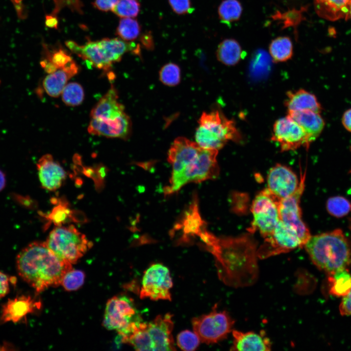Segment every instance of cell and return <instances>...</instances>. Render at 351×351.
I'll use <instances>...</instances> for the list:
<instances>
[{"instance_id":"cell-41","label":"cell","mask_w":351,"mask_h":351,"mask_svg":"<svg viewBox=\"0 0 351 351\" xmlns=\"http://www.w3.org/2000/svg\"><path fill=\"white\" fill-rule=\"evenodd\" d=\"M173 11L178 15L191 13L193 11L191 0H168Z\"/></svg>"},{"instance_id":"cell-45","label":"cell","mask_w":351,"mask_h":351,"mask_svg":"<svg viewBox=\"0 0 351 351\" xmlns=\"http://www.w3.org/2000/svg\"><path fill=\"white\" fill-rule=\"evenodd\" d=\"M142 45L148 50H152L155 47L153 37L151 31H147L143 33L140 37Z\"/></svg>"},{"instance_id":"cell-30","label":"cell","mask_w":351,"mask_h":351,"mask_svg":"<svg viewBox=\"0 0 351 351\" xmlns=\"http://www.w3.org/2000/svg\"><path fill=\"white\" fill-rule=\"evenodd\" d=\"M329 292L332 295L343 297L351 290V274L347 269L328 275Z\"/></svg>"},{"instance_id":"cell-43","label":"cell","mask_w":351,"mask_h":351,"mask_svg":"<svg viewBox=\"0 0 351 351\" xmlns=\"http://www.w3.org/2000/svg\"><path fill=\"white\" fill-rule=\"evenodd\" d=\"M339 312L342 315H351V290L347 294L342 297L339 305Z\"/></svg>"},{"instance_id":"cell-11","label":"cell","mask_w":351,"mask_h":351,"mask_svg":"<svg viewBox=\"0 0 351 351\" xmlns=\"http://www.w3.org/2000/svg\"><path fill=\"white\" fill-rule=\"evenodd\" d=\"M271 139L279 144L282 152L310 145L302 128L288 115L275 122Z\"/></svg>"},{"instance_id":"cell-18","label":"cell","mask_w":351,"mask_h":351,"mask_svg":"<svg viewBox=\"0 0 351 351\" xmlns=\"http://www.w3.org/2000/svg\"><path fill=\"white\" fill-rule=\"evenodd\" d=\"M40 302L30 295H20L9 299L1 310L0 324L17 323L40 307Z\"/></svg>"},{"instance_id":"cell-13","label":"cell","mask_w":351,"mask_h":351,"mask_svg":"<svg viewBox=\"0 0 351 351\" xmlns=\"http://www.w3.org/2000/svg\"><path fill=\"white\" fill-rule=\"evenodd\" d=\"M206 223L202 219L199 211L198 201L194 195L191 203L172 230V235L176 234L178 243L191 242L206 229Z\"/></svg>"},{"instance_id":"cell-33","label":"cell","mask_w":351,"mask_h":351,"mask_svg":"<svg viewBox=\"0 0 351 351\" xmlns=\"http://www.w3.org/2000/svg\"><path fill=\"white\" fill-rule=\"evenodd\" d=\"M141 27L137 20L132 18H123L118 23L117 34L123 40L132 41L140 35Z\"/></svg>"},{"instance_id":"cell-19","label":"cell","mask_w":351,"mask_h":351,"mask_svg":"<svg viewBox=\"0 0 351 351\" xmlns=\"http://www.w3.org/2000/svg\"><path fill=\"white\" fill-rule=\"evenodd\" d=\"M131 129L130 118L125 113L112 121H103L90 118L88 131L93 135L127 139L131 134Z\"/></svg>"},{"instance_id":"cell-28","label":"cell","mask_w":351,"mask_h":351,"mask_svg":"<svg viewBox=\"0 0 351 351\" xmlns=\"http://www.w3.org/2000/svg\"><path fill=\"white\" fill-rule=\"evenodd\" d=\"M122 343L128 344L137 351H153L147 323H137L126 335L121 336Z\"/></svg>"},{"instance_id":"cell-16","label":"cell","mask_w":351,"mask_h":351,"mask_svg":"<svg viewBox=\"0 0 351 351\" xmlns=\"http://www.w3.org/2000/svg\"><path fill=\"white\" fill-rule=\"evenodd\" d=\"M173 327L172 315L169 313L158 315L153 321L147 323L153 351L176 350L172 335Z\"/></svg>"},{"instance_id":"cell-4","label":"cell","mask_w":351,"mask_h":351,"mask_svg":"<svg viewBox=\"0 0 351 351\" xmlns=\"http://www.w3.org/2000/svg\"><path fill=\"white\" fill-rule=\"evenodd\" d=\"M45 242L59 259L71 264L76 263L93 246L73 225L56 226Z\"/></svg>"},{"instance_id":"cell-2","label":"cell","mask_w":351,"mask_h":351,"mask_svg":"<svg viewBox=\"0 0 351 351\" xmlns=\"http://www.w3.org/2000/svg\"><path fill=\"white\" fill-rule=\"evenodd\" d=\"M304 247L313 263L328 275L351 263V247L340 230L311 236Z\"/></svg>"},{"instance_id":"cell-24","label":"cell","mask_w":351,"mask_h":351,"mask_svg":"<svg viewBox=\"0 0 351 351\" xmlns=\"http://www.w3.org/2000/svg\"><path fill=\"white\" fill-rule=\"evenodd\" d=\"M55 206L45 218L49 223L55 226H60L71 222H85L86 218L81 212L71 209L65 199L54 198L52 199Z\"/></svg>"},{"instance_id":"cell-38","label":"cell","mask_w":351,"mask_h":351,"mask_svg":"<svg viewBox=\"0 0 351 351\" xmlns=\"http://www.w3.org/2000/svg\"><path fill=\"white\" fill-rule=\"evenodd\" d=\"M84 279L85 274L83 272L72 269L65 274L61 285L66 291H75L83 285Z\"/></svg>"},{"instance_id":"cell-22","label":"cell","mask_w":351,"mask_h":351,"mask_svg":"<svg viewBox=\"0 0 351 351\" xmlns=\"http://www.w3.org/2000/svg\"><path fill=\"white\" fill-rule=\"evenodd\" d=\"M288 116L302 128L310 144L320 135L325 126L320 113L310 110L288 111Z\"/></svg>"},{"instance_id":"cell-27","label":"cell","mask_w":351,"mask_h":351,"mask_svg":"<svg viewBox=\"0 0 351 351\" xmlns=\"http://www.w3.org/2000/svg\"><path fill=\"white\" fill-rule=\"evenodd\" d=\"M44 58L41 61L40 65L48 74L58 69L63 68L74 60L67 51L61 47L52 49L44 46Z\"/></svg>"},{"instance_id":"cell-46","label":"cell","mask_w":351,"mask_h":351,"mask_svg":"<svg viewBox=\"0 0 351 351\" xmlns=\"http://www.w3.org/2000/svg\"><path fill=\"white\" fill-rule=\"evenodd\" d=\"M342 121L346 130L351 132V108L346 111L342 117Z\"/></svg>"},{"instance_id":"cell-20","label":"cell","mask_w":351,"mask_h":351,"mask_svg":"<svg viewBox=\"0 0 351 351\" xmlns=\"http://www.w3.org/2000/svg\"><path fill=\"white\" fill-rule=\"evenodd\" d=\"M118 99L117 90L112 85L92 109L90 118L108 121L120 117L126 113L124 106L118 101Z\"/></svg>"},{"instance_id":"cell-12","label":"cell","mask_w":351,"mask_h":351,"mask_svg":"<svg viewBox=\"0 0 351 351\" xmlns=\"http://www.w3.org/2000/svg\"><path fill=\"white\" fill-rule=\"evenodd\" d=\"M264 242L257 252L260 258L290 252L304 246L298 236L279 221L272 234L264 238Z\"/></svg>"},{"instance_id":"cell-35","label":"cell","mask_w":351,"mask_h":351,"mask_svg":"<svg viewBox=\"0 0 351 351\" xmlns=\"http://www.w3.org/2000/svg\"><path fill=\"white\" fill-rule=\"evenodd\" d=\"M140 10L138 0H118L112 11L121 18H133L138 15Z\"/></svg>"},{"instance_id":"cell-9","label":"cell","mask_w":351,"mask_h":351,"mask_svg":"<svg viewBox=\"0 0 351 351\" xmlns=\"http://www.w3.org/2000/svg\"><path fill=\"white\" fill-rule=\"evenodd\" d=\"M305 176H301L299 186L291 195L278 203L280 220L300 238L304 246L311 235L303 222L300 208V199L304 189Z\"/></svg>"},{"instance_id":"cell-40","label":"cell","mask_w":351,"mask_h":351,"mask_svg":"<svg viewBox=\"0 0 351 351\" xmlns=\"http://www.w3.org/2000/svg\"><path fill=\"white\" fill-rule=\"evenodd\" d=\"M83 174L91 178L94 181L96 188L99 191L103 187L104 179L106 175V168L101 164L96 167H83Z\"/></svg>"},{"instance_id":"cell-17","label":"cell","mask_w":351,"mask_h":351,"mask_svg":"<svg viewBox=\"0 0 351 351\" xmlns=\"http://www.w3.org/2000/svg\"><path fill=\"white\" fill-rule=\"evenodd\" d=\"M39 179L42 187L49 191L58 189L66 178V173L60 164L49 154L42 156L37 163Z\"/></svg>"},{"instance_id":"cell-47","label":"cell","mask_w":351,"mask_h":351,"mask_svg":"<svg viewBox=\"0 0 351 351\" xmlns=\"http://www.w3.org/2000/svg\"><path fill=\"white\" fill-rule=\"evenodd\" d=\"M45 23L48 27L57 29L58 21L55 16L49 15L46 16Z\"/></svg>"},{"instance_id":"cell-31","label":"cell","mask_w":351,"mask_h":351,"mask_svg":"<svg viewBox=\"0 0 351 351\" xmlns=\"http://www.w3.org/2000/svg\"><path fill=\"white\" fill-rule=\"evenodd\" d=\"M269 49L271 56L276 62L287 61L293 55L292 42L287 36L278 37L272 40Z\"/></svg>"},{"instance_id":"cell-5","label":"cell","mask_w":351,"mask_h":351,"mask_svg":"<svg viewBox=\"0 0 351 351\" xmlns=\"http://www.w3.org/2000/svg\"><path fill=\"white\" fill-rule=\"evenodd\" d=\"M218 150L202 148L196 159L179 175L171 177L169 184L164 188L165 195L177 192L190 182L199 183L216 178L219 172L216 160Z\"/></svg>"},{"instance_id":"cell-26","label":"cell","mask_w":351,"mask_h":351,"mask_svg":"<svg viewBox=\"0 0 351 351\" xmlns=\"http://www.w3.org/2000/svg\"><path fill=\"white\" fill-rule=\"evenodd\" d=\"M285 106L288 111L310 110L320 113L322 107L316 97L312 94L303 90L288 91Z\"/></svg>"},{"instance_id":"cell-36","label":"cell","mask_w":351,"mask_h":351,"mask_svg":"<svg viewBox=\"0 0 351 351\" xmlns=\"http://www.w3.org/2000/svg\"><path fill=\"white\" fill-rule=\"evenodd\" d=\"M159 78L166 85H176L180 79V70L179 66L172 62L164 65L160 70Z\"/></svg>"},{"instance_id":"cell-7","label":"cell","mask_w":351,"mask_h":351,"mask_svg":"<svg viewBox=\"0 0 351 351\" xmlns=\"http://www.w3.org/2000/svg\"><path fill=\"white\" fill-rule=\"evenodd\" d=\"M192 323L200 341L210 344L225 339L233 331L234 321L226 311H217L215 305L209 313L194 318Z\"/></svg>"},{"instance_id":"cell-23","label":"cell","mask_w":351,"mask_h":351,"mask_svg":"<svg viewBox=\"0 0 351 351\" xmlns=\"http://www.w3.org/2000/svg\"><path fill=\"white\" fill-rule=\"evenodd\" d=\"M78 66L74 61L68 66L48 74L43 80V87L50 97L60 96L68 80L78 74Z\"/></svg>"},{"instance_id":"cell-14","label":"cell","mask_w":351,"mask_h":351,"mask_svg":"<svg viewBox=\"0 0 351 351\" xmlns=\"http://www.w3.org/2000/svg\"><path fill=\"white\" fill-rule=\"evenodd\" d=\"M267 182V189L279 201L292 195L300 184L294 172L290 168L280 164L270 169Z\"/></svg>"},{"instance_id":"cell-1","label":"cell","mask_w":351,"mask_h":351,"mask_svg":"<svg viewBox=\"0 0 351 351\" xmlns=\"http://www.w3.org/2000/svg\"><path fill=\"white\" fill-rule=\"evenodd\" d=\"M19 276L37 293L50 287L61 285L65 274L72 264L56 256L45 242L34 241L22 249L16 257Z\"/></svg>"},{"instance_id":"cell-21","label":"cell","mask_w":351,"mask_h":351,"mask_svg":"<svg viewBox=\"0 0 351 351\" xmlns=\"http://www.w3.org/2000/svg\"><path fill=\"white\" fill-rule=\"evenodd\" d=\"M233 338L231 351H269L271 350L272 342L264 331L243 332L232 331Z\"/></svg>"},{"instance_id":"cell-3","label":"cell","mask_w":351,"mask_h":351,"mask_svg":"<svg viewBox=\"0 0 351 351\" xmlns=\"http://www.w3.org/2000/svg\"><path fill=\"white\" fill-rule=\"evenodd\" d=\"M196 142L205 149L219 150L229 140L239 142L241 135L234 122L219 111L203 113L195 135Z\"/></svg>"},{"instance_id":"cell-49","label":"cell","mask_w":351,"mask_h":351,"mask_svg":"<svg viewBox=\"0 0 351 351\" xmlns=\"http://www.w3.org/2000/svg\"><path fill=\"white\" fill-rule=\"evenodd\" d=\"M348 18L351 19V5L350 8Z\"/></svg>"},{"instance_id":"cell-37","label":"cell","mask_w":351,"mask_h":351,"mask_svg":"<svg viewBox=\"0 0 351 351\" xmlns=\"http://www.w3.org/2000/svg\"><path fill=\"white\" fill-rule=\"evenodd\" d=\"M327 208L330 214L340 217L351 211V203L342 196H334L328 200Z\"/></svg>"},{"instance_id":"cell-6","label":"cell","mask_w":351,"mask_h":351,"mask_svg":"<svg viewBox=\"0 0 351 351\" xmlns=\"http://www.w3.org/2000/svg\"><path fill=\"white\" fill-rule=\"evenodd\" d=\"M140 321L141 317L133 300L128 297L114 296L107 302L103 321L106 329L116 330L123 336Z\"/></svg>"},{"instance_id":"cell-15","label":"cell","mask_w":351,"mask_h":351,"mask_svg":"<svg viewBox=\"0 0 351 351\" xmlns=\"http://www.w3.org/2000/svg\"><path fill=\"white\" fill-rule=\"evenodd\" d=\"M202 147L196 142L184 137H177L168 153V161L172 165L171 177L176 176L197 157Z\"/></svg>"},{"instance_id":"cell-44","label":"cell","mask_w":351,"mask_h":351,"mask_svg":"<svg viewBox=\"0 0 351 351\" xmlns=\"http://www.w3.org/2000/svg\"><path fill=\"white\" fill-rule=\"evenodd\" d=\"M118 0H95L93 4L94 7L104 12L112 10Z\"/></svg>"},{"instance_id":"cell-10","label":"cell","mask_w":351,"mask_h":351,"mask_svg":"<svg viewBox=\"0 0 351 351\" xmlns=\"http://www.w3.org/2000/svg\"><path fill=\"white\" fill-rule=\"evenodd\" d=\"M172 286L169 269L161 264H154L145 271L140 296L154 300H171L170 290Z\"/></svg>"},{"instance_id":"cell-39","label":"cell","mask_w":351,"mask_h":351,"mask_svg":"<svg viewBox=\"0 0 351 351\" xmlns=\"http://www.w3.org/2000/svg\"><path fill=\"white\" fill-rule=\"evenodd\" d=\"M200 340L194 332L185 330L181 332L177 336L176 343L178 347L183 351H194L199 346Z\"/></svg>"},{"instance_id":"cell-48","label":"cell","mask_w":351,"mask_h":351,"mask_svg":"<svg viewBox=\"0 0 351 351\" xmlns=\"http://www.w3.org/2000/svg\"><path fill=\"white\" fill-rule=\"evenodd\" d=\"M6 177L4 173L0 170V192L1 191L6 185Z\"/></svg>"},{"instance_id":"cell-42","label":"cell","mask_w":351,"mask_h":351,"mask_svg":"<svg viewBox=\"0 0 351 351\" xmlns=\"http://www.w3.org/2000/svg\"><path fill=\"white\" fill-rule=\"evenodd\" d=\"M15 278L10 277L0 271V299L9 293L10 284H15Z\"/></svg>"},{"instance_id":"cell-8","label":"cell","mask_w":351,"mask_h":351,"mask_svg":"<svg viewBox=\"0 0 351 351\" xmlns=\"http://www.w3.org/2000/svg\"><path fill=\"white\" fill-rule=\"evenodd\" d=\"M266 188L254 197L251 207L253 221L250 231H259L264 238L270 235L280 220L278 203Z\"/></svg>"},{"instance_id":"cell-32","label":"cell","mask_w":351,"mask_h":351,"mask_svg":"<svg viewBox=\"0 0 351 351\" xmlns=\"http://www.w3.org/2000/svg\"><path fill=\"white\" fill-rule=\"evenodd\" d=\"M242 13V6L238 0H223L218 8L219 19L221 22L230 25L237 21Z\"/></svg>"},{"instance_id":"cell-34","label":"cell","mask_w":351,"mask_h":351,"mask_svg":"<svg viewBox=\"0 0 351 351\" xmlns=\"http://www.w3.org/2000/svg\"><path fill=\"white\" fill-rule=\"evenodd\" d=\"M61 95L63 102L66 105L70 106L81 104L84 98L83 87L76 82L67 83L63 88Z\"/></svg>"},{"instance_id":"cell-25","label":"cell","mask_w":351,"mask_h":351,"mask_svg":"<svg viewBox=\"0 0 351 351\" xmlns=\"http://www.w3.org/2000/svg\"><path fill=\"white\" fill-rule=\"evenodd\" d=\"M351 0H314L315 11L330 20L348 19Z\"/></svg>"},{"instance_id":"cell-29","label":"cell","mask_w":351,"mask_h":351,"mask_svg":"<svg viewBox=\"0 0 351 351\" xmlns=\"http://www.w3.org/2000/svg\"><path fill=\"white\" fill-rule=\"evenodd\" d=\"M216 55L219 61L227 66L236 64L242 57L239 42L233 39L223 40L218 45Z\"/></svg>"}]
</instances>
